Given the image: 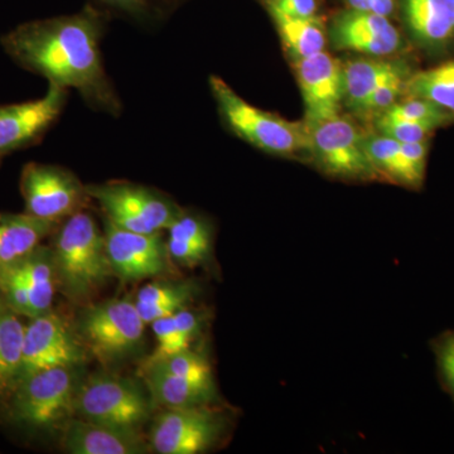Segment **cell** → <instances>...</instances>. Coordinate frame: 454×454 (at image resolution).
I'll return each instance as SVG.
<instances>
[{
    "instance_id": "cell-1",
    "label": "cell",
    "mask_w": 454,
    "mask_h": 454,
    "mask_svg": "<svg viewBox=\"0 0 454 454\" xmlns=\"http://www.w3.org/2000/svg\"><path fill=\"white\" fill-rule=\"evenodd\" d=\"M109 12L86 4L71 16L23 23L0 38L3 50L20 67L51 85L79 92L86 106L119 116L122 104L104 65L103 42Z\"/></svg>"
},
{
    "instance_id": "cell-2",
    "label": "cell",
    "mask_w": 454,
    "mask_h": 454,
    "mask_svg": "<svg viewBox=\"0 0 454 454\" xmlns=\"http://www.w3.org/2000/svg\"><path fill=\"white\" fill-rule=\"evenodd\" d=\"M57 283L70 300L85 301L115 277L107 255L106 235L86 211L62 221L52 247Z\"/></svg>"
},
{
    "instance_id": "cell-3",
    "label": "cell",
    "mask_w": 454,
    "mask_h": 454,
    "mask_svg": "<svg viewBox=\"0 0 454 454\" xmlns=\"http://www.w3.org/2000/svg\"><path fill=\"white\" fill-rule=\"evenodd\" d=\"M210 88L221 118L239 138L265 153L310 158L306 122L289 121L277 114L254 106L236 94L221 77L211 76Z\"/></svg>"
},
{
    "instance_id": "cell-4",
    "label": "cell",
    "mask_w": 454,
    "mask_h": 454,
    "mask_svg": "<svg viewBox=\"0 0 454 454\" xmlns=\"http://www.w3.org/2000/svg\"><path fill=\"white\" fill-rule=\"evenodd\" d=\"M74 367H52L32 373L12 390V417L35 429L64 426L74 414Z\"/></svg>"
},
{
    "instance_id": "cell-5",
    "label": "cell",
    "mask_w": 454,
    "mask_h": 454,
    "mask_svg": "<svg viewBox=\"0 0 454 454\" xmlns=\"http://www.w3.org/2000/svg\"><path fill=\"white\" fill-rule=\"evenodd\" d=\"M90 199L95 200L106 219L128 231L157 234L168 230L181 211L168 197L153 188L130 182L90 184Z\"/></svg>"
},
{
    "instance_id": "cell-6",
    "label": "cell",
    "mask_w": 454,
    "mask_h": 454,
    "mask_svg": "<svg viewBox=\"0 0 454 454\" xmlns=\"http://www.w3.org/2000/svg\"><path fill=\"white\" fill-rule=\"evenodd\" d=\"M307 127L310 160L325 175L346 181L380 179L364 146L365 133L348 116L339 114L333 118L307 124Z\"/></svg>"
},
{
    "instance_id": "cell-7",
    "label": "cell",
    "mask_w": 454,
    "mask_h": 454,
    "mask_svg": "<svg viewBox=\"0 0 454 454\" xmlns=\"http://www.w3.org/2000/svg\"><path fill=\"white\" fill-rule=\"evenodd\" d=\"M145 330L136 303L113 300L89 307L80 317L76 333L98 361L113 364L136 351Z\"/></svg>"
},
{
    "instance_id": "cell-8",
    "label": "cell",
    "mask_w": 454,
    "mask_h": 454,
    "mask_svg": "<svg viewBox=\"0 0 454 454\" xmlns=\"http://www.w3.org/2000/svg\"><path fill=\"white\" fill-rule=\"evenodd\" d=\"M74 414L101 426L139 430L149 419L151 403L136 381L97 375L77 389Z\"/></svg>"
},
{
    "instance_id": "cell-9",
    "label": "cell",
    "mask_w": 454,
    "mask_h": 454,
    "mask_svg": "<svg viewBox=\"0 0 454 454\" xmlns=\"http://www.w3.org/2000/svg\"><path fill=\"white\" fill-rule=\"evenodd\" d=\"M20 191L26 214L57 223L83 210L91 200L88 187L73 172L52 164L27 163Z\"/></svg>"
},
{
    "instance_id": "cell-10",
    "label": "cell",
    "mask_w": 454,
    "mask_h": 454,
    "mask_svg": "<svg viewBox=\"0 0 454 454\" xmlns=\"http://www.w3.org/2000/svg\"><path fill=\"white\" fill-rule=\"evenodd\" d=\"M225 417L210 405L170 408L155 418L152 447L160 454L205 452L220 441Z\"/></svg>"
},
{
    "instance_id": "cell-11",
    "label": "cell",
    "mask_w": 454,
    "mask_h": 454,
    "mask_svg": "<svg viewBox=\"0 0 454 454\" xmlns=\"http://www.w3.org/2000/svg\"><path fill=\"white\" fill-rule=\"evenodd\" d=\"M57 276L52 249L38 247L28 256L0 271V295L20 316L50 312L55 300Z\"/></svg>"
},
{
    "instance_id": "cell-12",
    "label": "cell",
    "mask_w": 454,
    "mask_h": 454,
    "mask_svg": "<svg viewBox=\"0 0 454 454\" xmlns=\"http://www.w3.org/2000/svg\"><path fill=\"white\" fill-rule=\"evenodd\" d=\"M85 358V346L61 317L47 312L25 325L20 379L52 367H74ZM17 382V384H18Z\"/></svg>"
},
{
    "instance_id": "cell-13",
    "label": "cell",
    "mask_w": 454,
    "mask_h": 454,
    "mask_svg": "<svg viewBox=\"0 0 454 454\" xmlns=\"http://www.w3.org/2000/svg\"><path fill=\"white\" fill-rule=\"evenodd\" d=\"M67 98V89L49 83L40 98L0 106V162L14 152L40 143L59 121Z\"/></svg>"
},
{
    "instance_id": "cell-14",
    "label": "cell",
    "mask_w": 454,
    "mask_h": 454,
    "mask_svg": "<svg viewBox=\"0 0 454 454\" xmlns=\"http://www.w3.org/2000/svg\"><path fill=\"white\" fill-rule=\"evenodd\" d=\"M107 255L115 277L125 282H138L163 274L168 267V249L160 232L139 234L104 223Z\"/></svg>"
},
{
    "instance_id": "cell-15",
    "label": "cell",
    "mask_w": 454,
    "mask_h": 454,
    "mask_svg": "<svg viewBox=\"0 0 454 454\" xmlns=\"http://www.w3.org/2000/svg\"><path fill=\"white\" fill-rule=\"evenodd\" d=\"M293 64L303 98L304 122L312 124L339 115L343 100L342 64L325 51Z\"/></svg>"
},
{
    "instance_id": "cell-16",
    "label": "cell",
    "mask_w": 454,
    "mask_h": 454,
    "mask_svg": "<svg viewBox=\"0 0 454 454\" xmlns=\"http://www.w3.org/2000/svg\"><path fill=\"white\" fill-rule=\"evenodd\" d=\"M327 37L334 49L372 57L391 56L403 47L402 35L389 18L349 8L333 17Z\"/></svg>"
},
{
    "instance_id": "cell-17",
    "label": "cell",
    "mask_w": 454,
    "mask_h": 454,
    "mask_svg": "<svg viewBox=\"0 0 454 454\" xmlns=\"http://www.w3.org/2000/svg\"><path fill=\"white\" fill-rule=\"evenodd\" d=\"M62 446L73 454H143L148 444L139 430L113 428L71 418L62 426Z\"/></svg>"
},
{
    "instance_id": "cell-18",
    "label": "cell",
    "mask_w": 454,
    "mask_h": 454,
    "mask_svg": "<svg viewBox=\"0 0 454 454\" xmlns=\"http://www.w3.org/2000/svg\"><path fill=\"white\" fill-rule=\"evenodd\" d=\"M406 28L426 49L444 46L454 35V0H399Z\"/></svg>"
},
{
    "instance_id": "cell-19",
    "label": "cell",
    "mask_w": 454,
    "mask_h": 454,
    "mask_svg": "<svg viewBox=\"0 0 454 454\" xmlns=\"http://www.w3.org/2000/svg\"><path fill=\"white\" fill-rule=\"evenodd\" d=\"M342 104L352 113H357L364 101L385 82L411 74L404 61L385 57L352 59L342 65Z\"/></svg>"
},
{
    "instance_id": "cell-20",
    "label": "cell",
    "mask_w": 454,
    "mask_h": 454,
    "mask_svg": "<svg viewBox=\"0 0 454 454\" xmlns=\"http://www.w3.org/2000/svg\"><path fill=\"white\" fill-rule=\"evenodd\" d=\"M59 225L26 212H0V271L35 252Z\"/></svg>"
},
{
    "instance_id": "cell-21",
    "label": "cell",
    "mask_w": 454,
    "mask_h": 454,
    "mask_svg": "<svg viewBox=\"0 0 454 454\" xmlns=\"http://www.w3.org/2000/svg\"><path fill=\"white\" fill-rule=\"evenodd\" d=\"M142 372L152 396L166 409L210 405L216 395L214 380L184 378L153 365L143 366Z\"/></svg>"
},
{
    "instance_id": "cell-22",
    "label": "cell",
    "mask_w": 454,
    "mask_h": 454,
    "mask_svg": "<svg viewBox=\"0 0 454 454\" xmlns=\"http://www.w3.org/2000/svg\"><path fill=\"white\" fill-rule=\"evenodd\" d=\"M274 20L280 40L291 53L293 61L306 59L325 51L327 32L318 17H288L279 13H269Z\"/></svg>"
},
{
    "instance_id": "cell-23",
    "label": "cell",
    "mask_w": 454,
    "mask_h": 454,
    "mask_svg": "<svg viewBox=\"0 0 454 454\" xmlns=\"http://www.w3.org/2000/svg\"><path fill=\"white\" fill-rule=\"evenodd\" d=\"M23 336L20 315L0 300V395L13 390L20 379Z\"/></svg>"
},
{
    "instance_id": "cell-24",
    "label": "cell",
    "mask_w": 454,
    "mask_h": 454,
    "mask_svg": "<svg viewBox=\"0 0 454 454\" xmlns=\"http://www.w3.org/2000/svg\"><path fill=\"white\" fill-rule=\"evenodd\" d=\"M192 297L193 286L191 283H151L138 292L136 306L143 321L149 325L187 309Z\"/></svg>"
},
{
    "instance_id": "cell-25",
    "label": "cell",
    "mask_w": 454,
    "mask_h": 454,
    "mask_svg": "<svg viewBox=\"0 0 454 454\" xmlns=\"http://www.w3.org/2000/svg\"><path fill=\"white\" fill-rule=\"evenodd\" d=\"M187 309L152 324L157 348L145 363H152L190 348L191 343L201 331L202 319L197 313Z\"/></svg>"
},
{
    "instance_id": "cell-26",
    "label": "cell",
    "mask_w": 454,
    "mask_h": 454,
    "mask_svg": "<svg viewBox=\"0 0 454 454\" xmlns=\"http://www.w3.org/2000/svg\"><path fill=\"white\" fill-rule=\"evenodd\" d=\"M405 95L432 101L454 115V59L437 67L411 74Z\"/></svg>"
},
{
    "instance_id": "cell-27",
    "label": "cell",
    "mask_w": 454,
    "mask_h": 454,
    "mask_svg": "<svg viewBox=\"0 0 454 454\" xmlns=\"http://www.w3.org/2000/svg\"><path fill=\"white\" fill-rule=\"evenodd\" d=\"M364 146L370 162L381 179L411 187L402 143L380 133L365 134Z\"/></svg>"
},
{
    "instance_id": "cell-28",
    "label": "cell",
    "mask_w": 454,
    "mask_h": 454,
    "mask_svg": "<svg viewBox=\"0 0 454 454\" xmlns=\"http://www.w3.org/2000/svg\"><path fill=\"white\" fill-rule=\"evenodd\" d=\"M106 11L124 14L140 23H160L187 0H94Z\"/></svg>"
},
{
    "instance_id": "cell-29",
    "label": "cell",
    "mask_w": 454,
    "mask_h": 454,
    "mask_svg": "<svg viewBox=\"0 0 454 454\" xmlns=\"http://www.w3.org/2000/svg\"><path fill=\"white\" fill-rule=\"evenodd\" d=\"M149 365L160 367L163 372L184 376V378L195 379V380H214L210 364L201 355L191 351V348L145 364V366Z\"/></svg>"
},
{
    "instance_id": "cell-30",
    "label": "cell",
    "mask_w": 454,
    "mask_h": 454,
    "mask_svg": "<svg viewBox=\"0 0 454 454\" xmlns=\"http://www.w3.org/2000/svg\"><path fill=\"white\" fill-rule=\"evenodd\" d=\"M435 128L437 125L432 122L409 121L387 114H381L376 118L378 133L399 143L424 142Z\"/></svg>"
},
{
    "instance_id": "cell-31",
    "label": "cell",
    "mask_w": 454,
    "mask_h": 454,
    "mask_svg": "<svg viewBox=\"0 0 454 454\" xmlns=\"http://www.w3.org/2000/svg\"><path fill=\"white\" fill-rule=\"evenodd\" d=\"M382 114L396 116V118L409 119V121L432 122L437 127L446 124L452 116V114L432 101L409 97L406 100L397 101L390 109Z\"/></svg>"
},
{
    "instance_id": "cell-32",
    "label": "cell",
    "mask_w": 454,
    "mask_h": 454,
    "mask_svg": "<svg viewBox=\"0 0 454 454\" xmlns=\"http://www.w3.org/2000/svg\"><path fill=\"white\" fill-rule=\"evenodd\" d=\"M168 239L182 243L212 247V231L210 223L199 215L181 210L168 227Z\"/></svg>"
},
{
    "instance_id": "cell-33",
    "label": "cell",
    "mask_w": 454,
    "mask_h": 454,
    "mask_svg": "<svg viewBox=\"0 0 454 454\" xmlns=\"http://www.w3.org/2000/svg\"><path fill=\"white\" fill-rule=\"evenodd\" d=\"M411 76V74H409ZM409 76H399L390 82H385L380 88L375 90L369 98L364 101L363 106L357 110L356 114L360 115L369 116H380L382 113L390 109L394 104L400 100V98L404 97L406 82Z\"/></svg>"
},
{
    "instance_id": "cell-34",
    "label": "cell",
    "mask_w": 454,
    "mask_h": 454,
    "mask_svg": "<svg viewBox=\"0 0 454 454\" xmlns=\"http://www.w3.org/2000/svg\"><path fill=\"white\" fill-rule=\"evenodd\" d=\"M406 170H408L411 187L422 186L426 176L427 157H428V143H402Z\"/></svg>"
},
{
    "instance_id": "cell-35",
    "label": "cell",
    "mask_w": 454,
    "mask_h": 454,
    "mask_svg": "<svg viewBox=\"0 0 454 454\" xmlns=\"http://www.w3.org/2000/svg\"><path fill=\"white\" fill-rule=\"evenodd\" d=\"M269 13H279L288 17H317V0H262Z\"/></svg>"
},
{
    "instance_id": "cell-36",
    "label": "cell",
    "mask_w": 454,
    "mask_h": 454,
    "mask_svg": "<svg viewBox=\"0 0 454 454\" xmlns=\"http://www.w3.org/2000/svg\"><path fill=\"white\" fill-rule=\"evenodd\" d=\"M438 358L442 372L454 395V334L441 343L438 348Z\"/></svg>"
},
{
    "instance_id": "cell-37",
    "label": "cell",
    "mask_w": 454,
    "mask_h": 454,
    "mask_svg": "<svg viewBox=\"0 0 454 454\" xmlns=\"http://www.w3.org/2000/svg\"><path fill=\"white\" fill-rule=\"evenodd\" d=\"M397 0H369V11L389 18L396 8Z\"/></svg>"
},
{
    "instance_id": "cell-38",
    "label": "cell",
    "mask_w": 454,
    "mask_h": 454,
    "mask_svg": "<svg viewBox=\"0 0 454 454\" xmlns=\"http://www.w3.org/2000/svg\"><path fill=\"white\" fill-rule=\"evenodd\" d=\"M346 3H348L349 9H355V11H369V0H346Z\"/></svg>"
}]
</instances>
